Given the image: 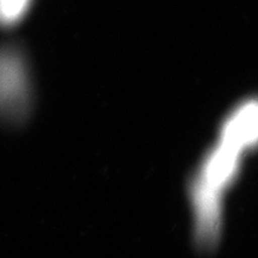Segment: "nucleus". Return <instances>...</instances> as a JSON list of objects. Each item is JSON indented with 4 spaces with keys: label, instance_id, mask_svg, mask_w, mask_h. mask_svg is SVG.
<instances>
[{
    "label": "nucleus",
    "instance_id": "f257e3e1",
    "mask_svg": "<svg viewBox=\"0 0 258 258\" xmlns=\"http://www.w3.org/2000/svg\"><path fill=\"white\" fill-rule=\"evenodd\" d=\"M30 76L24 56L17 48H0V117L19 122L30 111Z\"/></svg>",
    "mask_w": 258,
    "mask_h": 258
},
{
    "label": "nucleus",
    "instance_id": "f03ea898",
    "mask_svg": "<svg viewBox=\"0 0 258 258\" xmlns=\"http://www.w3.org/2000/svg\"><path fill=\"white\" fill-rule=\"evenodd\" d=\"M222 138L243 148L258 143V103L250 102L240 106L226 123Z\"/></svg>",
    "mask_w": 258,
    "mask_h": 258
},
{
    "label": "nucleus",
    "instance_id": "7ed1b4c3",
    "mask_svg": "<svg viewBox=\"0 0 258 258\" xmlns=\"http://www.w3.org/2000/svg\"><path fill=\"white\" fill-rule=\"evenodd\" d=\"M30 0H0V24L12 25L28 11Z\"/></svg>",
    "mask_w": 258,
    "mask_h": 258
}]
</instances>
